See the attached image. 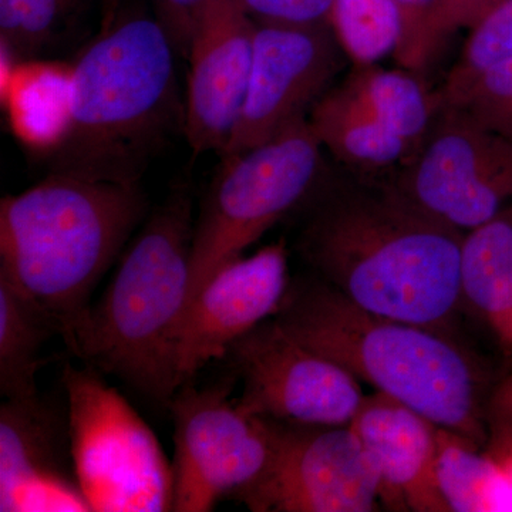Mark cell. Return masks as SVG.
<instances>
[{
    "mask_svg": "<svg viewBox=\"0 0 512 512\" xmlns=\"http://www.w3.org/2000/svg\"><path fill=\"white\" fill-rule=\"evenodd\" d=\"M60 335L55 320L28 293L0 275V393L35 396L43 345Z\"/></svg>",
    "mask_w": 512,
    "mask_h": 512,
    "instance_id": "d6986e66",
    "label": "cell"
},
{
    "mask_svg": "<svg viewBox=\"0 0 512 512\" xmlns=\"http://www.w3.org/2000/svg\"><path fill=\"white\" fill-rule=\"evenodd\" d=\"M255 20L239 0H210L192 33L184 131L195 154L224 153L241 117Z\"/></svg>",
    "mask_w": 512,
    "mask_h": 512,
    "instance_id": "5bb4252c",
    "label": "cell"
},
{
    "mask_svg": "<svg viewBox=\"0 0 512 512\" xmlns=\"http://www.w3.org/2000/svg\"><path fill=\"white\" fill-rule=\"evenodd\" d=\"M227 357L244 384L238 403L265 419L342 426L352 423L366 397L355 376L292 338L274 318L235 342Z\"/></svg>",
    "mask_w": 512,
    "mask_h": 512,
    "instance_id": "8fae6325",
    "label": "cell"
},
{
    "mask_svg": "<svg viewBox=\"0 0 512 512\" xmlns=\"http://www.w3.org/2000/svg\"><path fill=\"white\" fill-rule=\"evenodd\" d=\"M194 222L190 197L174 192L66 339L94 369L165 406L178 390L175 335L190 292Z\"/></svg>",
    "mask_w": 512,
    "mask_h": 512,
    "instance_id": "5b68a950",
    "label": "cell"
},
{
    "mask_svg": "<svg viewBox=\"0 0 512 512\" xmlns=\"http://www.w3.org/2000/svg\"><path fill=\"white\" fill-rule=\"evenodd\" d=\"M229 386L183 384L168 403L174 420L175 512H208L258 483L275 453V421L229 399Z\"/></svg>",
    "mask_w": 512,
    "mask_h": 512,
    "instance_id": "ba28073f",
    "label": "cell"
},
{
    "mask_svg": "<svg viewBox=\"0 0 512 512\" xmlns=\"http://www.w3.org/2000/svg\"><path fill=\"white\" fill-rule=\"evenodd\" d=\"M174 45L156 16H116L69 69L50 174L140 184L177 116Z\"/></svg>",
    "mask_w": 512,
    "mask_h": 512,
    "instance_id": "3957f363",
    "label": "cell"
},
{
    "mask_svg": "<svg viewBox=\"0 0 512 512\" xmlns=\"http://www.w3.org/2000/svg\"><path fill=\"white\" fill-rule=\"evenodd\" d=\"M485 453L505 470L512 464V369L495 384L487 413Z\"/></svg>",
    "mask_w": 512,
    "mask_h": 512,
    "instance_id": "f1b7e54d",
    "label": "cell"
},
{
    "mask_svg": "<svg viewBox=\"0 0 512 512\" xmlns=\"http://www.w3.org/2000/svg\"><path fill=\"white\" fill-rule=\"evenodd\" d=\"M498 0H437L436 25H434V50L436 56L451 36L460 30H470L483 18L485 12Z\"/></svg>",
    "mask_w": 512,
    "mask_h": 512,
    "instance_id": "4dcf8cb0",
    "label": "cell"
},
{
    "mask_svg": "<svg viewBox=\"0 0 512 512\" xmlns=\"http://www.w3.org/2000/svg\"><path fill=\"white\" fill-rule=\"evenodd\" d=\"M123 0H100L101 15H103V28L109 26L119 15L120 5Z\"/></svg>",
    "mask_w": 512,
    "mask_h": 512,
    "instance_id": "1f68e13d",
    "label": "cell"
},
{
    "mask_svg": "<svg viewBox=\"0 0 512 512\" xmlns=\"http://www.w3.org/2000/svg\"><path fill=\"white\" fill-rule=\"evenodd\" d=\"M323 154L303 119L264 144L222 157L194 222L185 308L218 269L301 210L328 168Z\"/></svg>",
    "mask_w": 512,
    "mask_h": 512,
    "instance_id": "8992f818",
    "label": "cell"
},
{
    "mask_svg": "<svg viewBox=\"0 0 512 512\" xmlns=\"http://www.w3.org/2000/svg\"><path fill=\"white\" fill-rule=\"evenodd\" d=\"M275 421V420H274ZM271 466L237 498L254 512H375L379 477L350 424L275 421Z\"/></svg>",
    "mask_w": 512,
    "mask_h": 512,
    "instance_id": "30bf717a",
    "label": "cell"
},
{
    "mask_svg": "<svg viewBox=\"0 0 512 512\" xmlns=\"http://www.w3.org/2000/svg\"><path fill=\"white\" fill-rule=\"evenodd\" d=\"M296 215L295 248L308 272L357 308L478 343L461 305L464 232L390 178L328 164Z\"/></svg>",
    "mask_w": 512,
    "mask_h": 512,
    "instance_id": "6da1fadb",
    "label": "cell"
},
{
    "mask_svg": "<svg viewBox=\"0 0 512 512\" xmlns=\"http://www.w3.org/2000/svg\"><path fill=\"white\" fill-rule=\"evenodd\" d=\"M70 453L92 512L173 511V463L154 431L96 372L66 366Z\"/></svg>",
    "mask_w": 512,
    "mask_h": 512,
    "instance_id": "52a82bcc",
    "label": "cell"
},
{
    "mask_svg": "<svg viewBox=\"0 0 512 512\" xmlns=\"http://www.w3.org/2000/svg\"><path fill=\"white\" fill-rule=\"evenodd\" d=\"M460 289L468 328L504 376L512 369V202L464 234Z\"/></svg>",
    "mask_w": 512,
    "mask_h": 512,
    "instance_id": "2e32d148",
    "label": "cell"
},
{
    "mask_svg": "<svg viewBox=\"0 0 512 512\" xmlns=\"http://www.w3.org/2000/svg\"><path fill=\"white\" fill-rule=\"evenodd\" d=\"M255 23L247 97L221 157L264 144L308 119L349 60L329 25Z\"/></svg>",
    "mask_w": 512,
    "mask_h": 512,
    "instance_id": "7c38bea8",
    "label": "cell"
},
{
    "mask_svg": "<svg viewBox=\"0 0 512 512\" xmlns=\"http://www.w3.org/2000/svg\"><path fill=\"white\" fill-rule=\"evenodd\" d=\"M146 211L140 184L50 174L0 202V275L35 299L66 340Z\"/></svg>",
    "mask_w": 512,
    "mask_h": 512,
    "instance_id": "277c9868",
    "label": "cell"
},
{
    "mask_svg": "<svg viewBox=\"0 0 512 512\" xmlns=\"http://www.w3.org/2000/svg\"><path fill=\"white\" fill-rule=\"evenodd\" d=\"M375 467L383 510L450 512L436 478L440 427L382 393L350 423Z\"/></svg>",
    "mask_w": 512,
    "mask_h": 512,
    "instance_id": "9a60e30c",
    "label": "cell"
},
{
    "mask_svg": "<svg viewBox=\"0 0 512 512\" xmlns=\"http://www.w3.org/2000/svg\"><path fill=\"white\" fill-rule=\"evenodd\" d=\"M390 180L466 234L512 202V143L461 107L440 106L419 148Z\"/></svg>",
    "mask_w": 512,
    "mask_h": 512,
    "instance_id": "9c48e42d",
    "label": "cell"
},
{
    "mask_svg": "<svg viewBox=\"0 0 512 512\" xmlns=\"http://www.w3.org/2000/svg\"><path fill=\"white\" fill-rule=\"evenodd\" d=\"M329 26L352 66L377 64L399 46L392 0H333Z\"/></svg>",
    "mask_w": 512,
    "mask_h": 512,
    "instance_id": "cb8c5ba5",
    "label": "cell"
},
{
    "mask_svg": "<svg viewBox=\"0 0 512 512\" xmlns=\"http://www.w3.org/2000/svg\"><path fill=\"white\" fill-rule=\"evenodd\" d=\"M274 319L360 383L487 448L488 404L503 373L480 343L363 311L311 272L291 278Z\"/></svg>",
    "mask_w": 512,
    "mask_h": 512,
    "instance_id": "7a4b0ae2",
    "label": "cell"
},
{
    "mask_svg": "<svg viewBox=\"0 0 512 512\" xmlns=\"http://www.w3.org/2000/svg\"><path fill=\"white\" fill-rule=\"evenodd\" d=\"M25 63L8 84L16 131L29 146L47 154L62 134L67 113L70 67Z\"/></svg>",
    "mask_w": 512,
    "mask_h": 512,
    "instance_id": "44dd1931",
    "label": "cell"
},
{
    "mask_svg": "<svg viewBox=\"0 0 512 512\" xmlns=\"http://www.w3.org/2000/svg\"><path fill=\"white\" fill-rule=\"evenodd\" d=\"M208 2L210 0H154V16L173 42L175 52L188 55L192 33Z\"/></svg>",
    "mask_w": 512,
    "mask_h": 512,
    "instance_id": "f546056e",
    "label": "cell"
},
{
    "mask_svg": "<svg viewBox=\"0 0 512 512\" xmlns=\"http://www.w3.org/2000/svg\"><path fill=\"white\" fill-rule=\"evenodd\" d=\"M86 0H0L3 52L32 62L72 29Z\"/></svg>",
    "mask_w": 512,
    "mask_h": 512,
    "instance_id": "603a6c76",
    "label": "cell"
},
{
    "mask_svg": "<svg viewBox=\"0 0 512 512\" xmlns=\"http://www.w3.org/2000/svg\"><path fill=\"white\" fill-rule=\"evenodd\" d=\"M67 456V412L62 416L40 393L6 399L0 407V511L47 485L76 480Z\"/></svg>",
    "mask_w": 512,
    "mask_h": 512,
    "instance_id": "e0dca14e",
    "label": "cell"
},
{
    "mask_svg": "<svg viewBox=\"0 0 512 512\" xmlns=\"http://www.w3.org/2000/svg\"><path fill=\"white\" fill-rule=\"evenodd\" d=\"M285 239L218 269L185 308L175 335L178 389L265 320L274 318L288 291Z\"/></svg>",
    "mask_w": 512,
    "mask_h": 512,
    "instance_id": "4fadbf2b",
    "label": "cell"
},
{
    "mask_svg": "<svg viewBox=\"0 0 512 512\" xmlns=\"http://www.w3.org/2000/svg\"><path fill=\"white\" fill-rule=\"evenodd\" d=\"M255 22L329 25L333 0H239Z\"/></svg>",
    "mask_w": 512,
    "mask_h": 512,
    "instance_id": "83f0119b",
    "label": "cell"
},
{
    "mask_svg": "<svg viewBox=\"0 0 512 512\" xmlns=\"http://www.w3.org/2000/svg\"><path fill=\"white\" fill-rule=\"evenodd\" d=\"M454 106L512 143V57L484 73Z\"/></svg>",
    "mask_w": 512,
    "mask_h": 512,
    "instance_id": "484cf974",
    "label": "cell"
},
{
    "mask_svg": "<svg viewBox=\"0 0 512 512\" xmlns=\"http://www.w3.org/2000/svg\"><path fill=\"white\" fill-rule=\"evenodd\" d=\"M345 79L377 119L407 141L414 153L439 109L436 93L427 89L420 74L402 67L384 69L377 63L352 66Z\"/></svg>",
    "mask_w": 512,
    "mask_h": 512,
    "instance_id": "ffe728a7",
    "label": "cell"
},
{
    "mask_svg": "<svg viewBox=\"0 0 512 512\" xmlns=\"http://www.w3.org/2000/svg\"><path fill=\"white\" fill-rule=\"evenodd\" d=\"M501 473L503 470L483 448L440 427L436 478L450 512L493 510Z\"/></svg>",
    "mask_w": 512,
    "mask_h": 512,
    "instance_id": "7402d4cb",
    "label": "cell"
},
{
    "mask_svg": "<svg viewBox=\"0 0 512 512\" xmlns=\"http://www.w3.org/2000/svg\"><path fill=\"white\" fill-rule=\"evenodd\" d=\"M333 163L363 177L392 178L413 148L377 119L348 80L330 87L308 116Z\"/></svg>",
    "mask_w": 512,
    "mask_h": 512,
    "instance_id": "ac0fdd59",
    "label": "cell"
},
{
    "mask_svg": "<svg viewBox=\"0 0 512 512\" xmlns=\"http://www.w3.org/2000/svg\"><path fill=\"white\" fill-rule=\"evenodd\" d=\"M400 23L394 60L402 69L420 74L436 57L434 25L437 0H392Z\"/></svg>",
    "mask_w": 512,
    "mask_h": 512,
    "instance_id": "4316f807",
    "label": "cell"
},
{
    "mask_svg": "<svg viewBox=\"0 0 512 512\" xmlns=\"http://www.w3.org/2000/svg\"><path fill=\"white\" fill-rule=\"evenodd\" d=\"M512 57V0H498L468 30L466 43L436 90L437 106H454L488 70Z\"/></svg>",
    "mask_w": 512,
    "mask_h": 512,
    "instance_id": "d4e9b609",
    "label": "cell"
}]
</instances>
